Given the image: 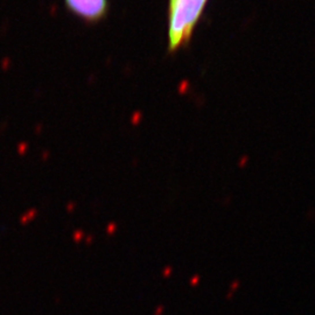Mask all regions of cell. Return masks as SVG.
<instances>
[{
  "label": "cell",
  "mask_w": 315,
  "mask_h": 315,
  "mask_svg": "<svg viewBox=\"0 0 315 315\" xmlns=\"http://www.w3.org/2000/svg\"><path fill=\"white\" fill-rule=\"evenodd\" d=\"M66 5L70 12L89 22L102 20L107 12V0H66Z\"/></svg>",
  "instance_id": "obj_2"
},
{
  "label": "cell",
  "mask_w": 315,
  "mask_h": 315,
  "mask_svg": "<svg viewBox=\"0 0 315 315\" xmlns=\"http://www.w3.org/2000/svg\"><path fill=\"white\" fill-rule=\"evenodd\" d=\"M207 0H170L169 4V50H176L188 42Z\"/></svg>",
  "instance_id": "obj_1"
}]
</instances>
